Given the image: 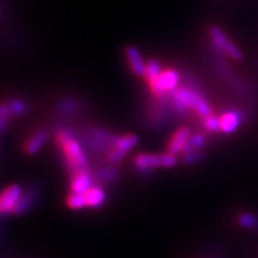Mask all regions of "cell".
<instances>
[{
  "mask_svg": "<svg viewBox=\"0 0 258 258\" xmlns=\"http://www.w3.org/2000/svg\"><path fill=\"white\" fill-rule=\"evenodd\" d=\"M171 102L173 109L179 112L184 113L188 109L195 111L201 117H208L212 114V109L207 100L201 96L196 88L189 86H180L170 94Z\"/></svg>",
  "mask_w": 258,
  "mask_h": 258,
  "instance_id": "obj_1",
  "label": "cell"
},
{
  "mask_svg": "<svg viewBox=\"0 0 258 258\" xmlns=\"http://www.w3.org/2000/svg\"><path fill=\"white\" fill-rule=\"evenodd\" d=\"M56 143L59 145L64 160L72 171H78L87 166V157L80 142L67 131H59L55 135Z\"/></svg>",
  "mask_w": 258,
  "mask_h": 258,
  "instance_id": "obj_2",
  "label": "cell"
},
{
  "mask_svg": "<svg viewBox=\"0 0 258 258\" xmlns=\"http://www.w3.org/2000/svg\"><path fill=\"white\" fill-rule=\"evenodd\" d=\"M181 81L180 72L175 69H164L160 75L148 83L151 94L155 98H164L168 95L172 94L177 87Z\"/></svg>",
  "mask_w": 258,
  "mask_h": 258,
  "instance_id": "obj_3",
  "label": "cell"
},
{
  "mask_svg": "<svg viewBox=\"0 0 258 258\" xmlns=\"http://www.w3.org/2000/svg\"><path fill=\"white\" fill-rule=\"evenodd\" d=\"M23 196V188L18 184L8 186L0 192V213H13Z\"/></svg>",
  "mask_w": 258,
  "mask_h": 258,
  "instance_id": "obj_4",
  "label": "cell"
},
{
  "mask_svg": "<svg viewBox=\"0 0 258 258\" xmlns=\"http://www.w3.org/2000/svg\"><path fill=\"white\" fill-rule=\"evenodd\" d=\"M92 186H94L93 174L88 169L84 168L72 172V179L70 183V189L72 192L85 194Z\"/></svg>",
  "mask_w": 258,
  "mask_h": 258,
  "instance_id": "obj_5",
  "label": "cell"
},
{
  "mask_svg": "<svg viewBox=\"0 0 258 258\" xmlns=\"http://www.w3.org/2000/svg\"><path fill=\"white\" fill-rule=\"evenodd\" d=\"M125 56L128 61L131 70L136 76L143 77L145 68H147V62L144 61L143 56L138 47L134 45H128L125 48Z\"/></svg>",
  "mask_w": 258,
  "mask_h": 258,
  "instance_id": "obj_6",
  "label": "cell"
},
{
  "mask_svg": "<svg viewBox=\"0 0 258 258\" xmlns=\"http://www.w3.org/2000/svg\"><path fill=\"white\" fill-rule=\"evenodd\" d=\"M190 131L187 127H180L177 131L173 134L172 138L168 143V152L172 153V154L177 155L179 153H182L185 145L187 144L190 138Z\"/></svg>",
  "mask_w": 258,
  "mask_h": 258,
  "instance_id": "obj_7",
  "label": "cell"
},
{
  "mask_svg": "<svg viewBox=\"0 0 258 258\" xmlns=\"http://www.w3.org/2000/svg\"><path fill=\"white\" fill-rule=\"evenodd\" d=\"M135 166L139 169L140 171L148 172L153 169L161 167V158L160 154H150V153H140L136 155L134 159Z\"/></svg>",
  "mask_w": 258,
  "mask_h": 258,
  "instance_id": "obj_8",
  "label": "cell"
},
{
  "mask_svg": "<svg viewBox=\"0 0 258 258\" xmlns=\"http://www.w3.org/2000/svg\"><path fill=\"white\" fill-rule=\"evenodd\" d=\"M47 139V132L45 129H40V131L36 132L31 137H29L28 140L24 144V150H25V152L29 155L36 154V153H38L42 149Z\"/></svg>",
  "mask_w": 258,
  "mask_h": 258,
  "instance_id": "obj_9",
  "label": "cell"
},
{
  "mask_svg": "<svg viewBox=\"0 0 258 258\" xmlns=\"http://www.w3.org/2000/svg\"><path fill=\"white\" fill-rule=\"evenodd\" d=\"M221 118V131L226 134H231L236 132L241 124L242 115L239 111H228L226 112Z\"/></svg>",
  "mask_w": 258,
  "mask_h": 258,
  "instance_id": "obj_10",
  "label": "cell"
},
{
  "mask_svg": "<svg viewBox=\"0 0 258 258\" xmlns=\"http://www.w3.org/2000/svg\"><path fill=\"white\" fill-rule=\"evenodd\" d=\"M138 141V136L132 133H128L122 136H116L112 147L127 154L129 151H132L136 147Z\"/></svg>",
  "mask_w": 258,
  "mask_h": 258,
  "instance_id": "obj_11",
  "label": "cell"
},
{
  "mask_svg": "<svg viewBox=\"0 0 258 258\" xmlns=\"http://www.w3.org/2000/svg\"><path fill=\"white\" fill-rule=\"evenodd\" d=\"M86 206L88 208H99L106 203V192L100 186H92L85 194Z\"/></svg>",
  "mask_w": 258,
  "mask_h": 258,
  "instance_id": "obj_12",
  "label": "cell"
},
{
  "mask_svg": "<svg viewBox=\"0 0 258 258\" xmlns=\"http://www.w3.org/2000/svg\"><path fill=\"white\" fill-rule=\"evenodd\" d=\"M209 34L212 39L213 44L215 45L216 51L226 53V50H227V47L231 43V41L225 35V32L220 27L212 26L209 29Z\"/></svg>",
  "mask_w": 258,
  "mask_h": 258,
  "instance_id": "obj_13",
  "label": "cell"
},
{
  "mask_svg": "<svg viewBox=\"0 0 258 258\" xmlns=\"http://www.w3.org/2000/svg\"><path fill=\"white\" fill-rule=\"evenodd\" d=\"M163 70L164 69L158 60L151 59L147 62V68H145V72L142 78H144L145 82L150 83L153 80H155Z\"/></svg>",
  "mask_w": 258,
  "mask_h": 258,
  "instance_id": "obj_14",
  "label": "cell"
},
{
  "mask_svg": "<svg viewBox=\"0 0 258 258\" xmlns=\"http://www.w3.org/2000/svg\"><path fill=\"white\" fill-rule=\"evenodd\" d=\"M206 143V138L203 134H196L191 136L187 144L185 145V148L183 150V154H187V153L190 152H195L199 151L200 148H203Z\"/></svg>",
  "mask_w": 258,
  "mask_h": 258,
  "instance_id": "obj_15",
  "label": "cell"
},
{
  "mask_svg": "<svg viewBox=\"0 0 258 258\" xmlns=\"http://www.w3.org/2000/svg\"><path fill=\"white\" fill-rule=\"evenodd\" d=\"M238 224L244 229H258V216L252 213H241L238 216Z\"/></svg>",
  "mask_w": 258,
  "mask_h": 258,
  "instance_id": "obj_16",
  "label": "cell"
},
{
  "mask_svg": "<svg viewBox=\"0 0 258 258\" xmlns=\"http://www.w3.org/2000/svg\"><path fill=\"white\" fill-rule=\"evenodd\" d=\"M66 204L68 208L72 210H81L86 208V200L84 197V194H78V192H70V195L67 197Z\"/></svg>",
  "mask_w": 258,
  "mask_h": 258,
  "instance_id": "obj_17",
  "label": "cell"
},
{
  "mask_svg": "<svg viewBox=\"0 0 258 258\" xmlns=\"http://www.w3.org/2000/svg\"><path fill=\"white\" fill-rule=\"evenodd\" d=\"M7 103H8V106H9V108H10V111L12 113L13 117L23 115V114H25V113L27 112V104H26V102L19 99V98L10 99Z\"/></svg>",
  "mask_w": 258,
  "mask_h": 258,
  "instance_id": "obj_18",
  "label": "cell"
},
{
  "mask_svg": "<svg viewBox=\"0 0 258 258\" xmlns=\"http://www.w3.org/2000/svg\"><path fill=\"white\" fill-rule=\"evenodd\" d=\"M96 174H97V176H98L99 180L110 182V181L114 180L117 176V171L112 167H106V168L99 169V170L96 172Z\"/></svg>",
  "mask_w": 258,
  "mask_h": 258,
  "instance_id": "obj_19",
  "label": "cell"
},
{
  "mask_svg": "<svg viewBox=\"0 0 258 258\" xmlns=\"http://www.w3.org/2000/svg\"><path fill=\"white\" fill-rule=\"evenodd\" d=\"M32 198H34V195H31V194H27V195H24V194H23V196L20 199L18 206H16L13 214H22V213L25 212L27 208L31 206V199Z\"/></svg>",
  "mask_w": 258,
  "mask_h": 258,
  "instance_id": "obj_20",
  "label": "cell"
},
{
  "mask_svg": "<svg viewBox=\"0 0 258 258\" xmlns=\"http://www.w3.org/2000/svg\"><path fill=\"white\" fill-rule=\"evenodd\" d=\"M125 156H126L125 153L120 152L119 150L111 147L109 149V151L107 152L106 159H107L109 164H117V163H119L120 160H123Z\"/></svg>",
  "mask_w": 258,
  "mask_h": 258,
  "instance_id": "obj_21",
  "label": "cell"
},
{
  "mask_svg": "<svg viewBox=\"0 0 258 258\" xmlns=\"http://www.w3.org/2000/svg\"><path fill=\"white\" fill-rule=\"evenodd\" d=\"M160 158H161V167L164 168H171L176 166L177 164V156L175 154H172L170 152L160 154Z\"/></svg>",
  "mask_w": 258,
  "mask_h": 258,
  "instance_id": "obj_22",
  "label": "cell"
},
{
  "mask_svg": "<svg viewBox=\"0 0 258 258\" xmlns=\"http://www.w3.org/2000/svg\"><path fill=\"white\" fill-rule=\"evenodd\" d=\"M205 126L210 132H216L221 129V118L216 117L213 114L205 118Z\"/></svg>",
  "mask_w": 258,
  "mask_h": 258,
  "instance_id": "obj_23",
  "label": "cell"
},
{
  "mask_svg": "<svg viewBox=\"0 0 258 258\" xmlns=\"http://www.w3.org/2000/svg\"><path fill=\"white\" fill-rule=\"evenodd\" d=\"M204 157V152L195 151L187 153V154H183V161L185 164H196L200 161Z\"/></svg>",
  "mask_w": 258,
  "mask_h": 258,
  "instance_id": "obj_24",
  "label": "cell"
}]
</instances>
